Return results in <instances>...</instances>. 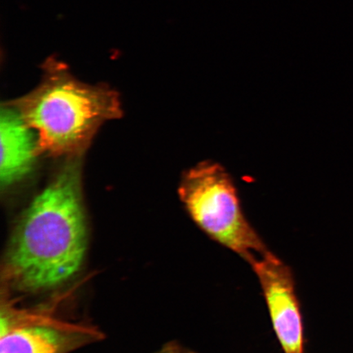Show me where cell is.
<instances>
[{
  "instance_id": "obj_1",
  "label": "cell",
  "mask_w": 353,
  "mask_h": 353,
  "mask_svg": "<svg viewBox=\"0 0 353 353\" xmlns=\"http://www.w3.org/2000/svg\"><path fill=\"white\" fill-rule=\"evenodd\" d=\"M79 157L57 172L13 232L6 271L8 283L17 290L33 293L56 288L82 266L87 226Z\"/></svg>"
},
{
  "instance_id": "obj_2",
  "label": "cell",
  "mask_w": 353,
  "mask_h": 353,
  "mask_svg": "<svg viewBox=\"0 0 353 353\" xmlns=\"http://www.w3.org/2000/svg\"><path fill=\"white\" fill-rule=\"evenodd\" d=\"M14 104L37 132L39 151L52 157H79L103 123L121 116L116 92L77 81L55 60L41 85Z\"/></svg>"
},
{
  "instance_id": "obj_3",
  "label": "cell",
  "mask_w": 353,
  "mask_h": 353,
  "mask_svg": "<svg viewBox=\"0 0 353 353\" xmlns=\"http://www.w3.org/2000/svg\"><path fill=\"white\" fill-rule=\"evenodd\" d=\"M179 196L194 223L246 262L269 250L243 211L235 181L220 163L205 160L185 171Z\"/></svg>"
},
{
  "instance_id": "obj_4",
  "label": "cell",
  "mask_w": 353,
  "mask_h": 353,
  "mask_svg": "<svg viewBox=\"0 0 353 353\" xmlns=\"http://www.w3.org/2000/svg\"><path fill=\"white\" fill-rule=\"evenodd\" d=\"M249 263L261 287L282 351L305 353L303 316L292 271L271 251Z\"/></svg>"
},
{
  "instance_id": "obj_5",
  "label": "cell",
  "mask_w": 353,
  "mask_h": 353,
  "mask_svg": "<svg viewBox=\"0 0 353 353\" xmlns=\"http://www.w3.org/2000/svg\"><path fill=\"white\" fill-rule=\"evenodd\" d=\"M0 139V179L2 186L8 188L23 179L32 171L41 151L37 132L12 105L1 110Z\"/></svg>"
},
{
  "instance_id": "obj_6",
  "label": "cell",
  "mask_w": 353,
  "mask_h": 353,
  "mask_svg": "<svg viewBox=\"0 0 353 353\" xmlns=\"http://www.w3.org/2000/svg\"><path fill=\"white\" fill-rule=\"evenodd\" d=\"M54 323L16 324L2 315L0 353H66L81 338Z\"/></svg>"
},
{
  "instance_id": "obj_7",
  "label": "cell",
  "mask_w": 353,
  "mask_h": 353,
  "mask_svg": "<svg viewBox=\"0 0 353 353\" xmlns=\"http://www.w3.org/2000/svg\"><path fill=\"white\" fill-rule=\"evenodd\" d=\"M161 353H191L179 347H170Z\"/></svg>"
}]
</instances>
